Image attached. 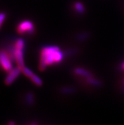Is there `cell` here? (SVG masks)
I'll return each instance as SVG.
<instances>
[{
  "mask_svg": "<svg viewBox=\"0 0 124 125\" xmlns=\"http://www.w3.org/2000/svg\"><path fill=\"white\" fill-rule=\"evenodd\" d=\"M63 55L58 46H46L41 50L39 69L44 71L47 65H51L62 60Z\"/></svg>",
  "mask_w": 124,
  "mask_h": 125,
  "instance_id": "cell-1",
  "label": "cell"
},
{
  "mask_svg": "<svg viewBox=\"0 0 124 125\" xmlns=\"http://www.w3.org/2000/svg\"><path fill=\"white\" fill-rule=\"evenodd\" d=\"M18 33L20 34H27L29 35H32L34 33L35 29L33 24L30 21H25L20 22L17 28Z\"/></svg>",
  "mask_w": 124,
  "mask_h": 125,
  "instance_id": "cell-2",
  "label": "cell"
},
{
  "mask_svg": "<svg viewBox=\"0 0 124 125\" xmlns=\"http://www.w3.org/2000/svg\"><path fill=\"white\" fill-rule=\"evenodd\" d=\"M0 59H1V65L3 69L6 72L10 71L13 69V62L6 52V50L5 51L2 50L1 52Z\"/></svg>",
  "mask_w": 124,
  "mask_h": 125,
  "instance_id": "cell-3",
  "label": "cell"
},
{
  "mask_svg": "<svg viewBox=\"0 0 124 125\" xmlns=\"http://www.w3.org/2000/svg\"><path fill=\"white\" fill-rule=\"evenodd\" d=\"M21 71H22V69L20 67H19L12 69L10 71L8 72L9 74H8V76H6V79L5 80V84L6 85L11 84L18 78V76L20 75Z\"/></svg>",
  "mask_w": 124,
  "mask_h": 125,
  "instance_id": "cell-4",
  "label": "cell"
},
{
  "mask_svg": "<svg viewBox=\"0 0 124 125\" xmlns=\"http://www.w3.org/2000/svg\"><path fill=\"white\" fill-rule=\"evenodd\" d=\"M24 50L18 49V48H15V61L18 64V67H20L22 69L23 67H25L24 60Z\"/></svg>",
  "mask_w": 124,
  "mask_h": 125,
  "instance_id": "cell-5",
  "label": "cell"
},
{
  "mask_svg": "<svg viewBox=\"0 0 124 125\" xmlns=\"http://www.w3.org/2000/svg\"><path fill=\"white\" fill-rule=\"evenodd\" d=\"M74 73L77 76H82V77L86 78H90V77L93 76V74L89 71H88L84 69L79 68V67H77V68L75 69L74 70Z\"/></svg>",
  "mask_w": 124,
  "mask_h": 125,
  "instance_id": "cell-6",
  "label": "cell"
},
{
  "mask_svg": "<svg viewBox=\"0 0 124 125\" xmlns=\"http://www.w3.org/2000/svg\"><path fill=\"white\" fill-rule=\"evenodd\" d=\"M74 9L79 14H82L85 12V7L82 3L77 1L74 3Z\"/></svg>",
  "mask_w": 124,
  "mask_h": 125,
  "instance_id": "cell-7",
  "label": "cell"
},
{
  "mask_svg": "<svg viewBox=\"0 0 124 125\" xmlns=\"http://www.w3.org/2000/svg\"><path fill=\"white\" fill-rule=\"evenodd\" d=\"M86 82L88 84H91L92 86H101V84H102V83H101L100 81H99L97 79H95L93 76L86 78Z\"/></svg>",
  "mask_w": 124,
  "mask_h": 125,
  "instance_id": "cell-8",
  "label": "cell"
},
{
  "mask_svg": "<svg viewBox=\"0 0 124 125\" xmlns=\"http://www.w3.org/2000/svg\"><path fill=\"white\" fill-rule=\"evenodd\" d=\"M30 80L33 82V83H34V84L36 86H42V80H41L37 75H35L34 74L30 77Z\"/></svg>",
  "mask_w": 124,
  "mask_h": 125,
  "instance_id": "cell-9",
  "label": "cell"
},
{
  "mask_svg": "<svg viewBox=\"0 0 124 125\" xmlns=\"http://www.w3.org/2000/svg\"><path fill=\"white\" fill-rule=\"evenodd\" d=\"M14 45L15 47L18 49H25V42L22 39H18L17 40H16Z\"/></svg>",
  "mask_w": 124,
  "mask_h": 125,
  "instance_id": "cell-10",
  "label": "cell"
},
{
  "mask_svg": "<svg viewBox=\"0 0 124 125\" xmlns=\"http://www.w3.org/2000/svg\"><path fill=\"white\" fill-rule=\"evenodd\" d=\"M26 101L29 105H32L34 103V96L32 93L27 94L26 95Z\"/></svg>",
  "mask_w": 124,
  "mask_h": 125,
  "instance_id": "cell-11",
  "label": "cell"
},
{
  "mask_svg": "<svg viewBox=\"0 0 124 125\" xmlns=\"http://www.w3.org/2000/svg\"><path fill=\"white\" fill-rule=\"evenodd\" d=\"M22 73H24V74L25 75V76H27V77H28V78H30V77H31V76L34 74L33 72L31 70H30L29 69L27 68V67H23V68H22Z\"/></svg>",
  "mask_w": 124,
  "mask_h": 125,
  "instance_id": "cell-12",
  "label": "cell"
},
{
  "mask_svg": "<svg viewBox=\"0 0 124 125\" xmlns=\"http://www.w3.org/2000/svg\"><path fill=\"white\" fill-rule=\"evenodd\" d=\"M76 91V90L73 88H70V87H66L63 88L61 90V92H63L64 94H71L72 92H74Z\"/></svg>",
  "mask_w": 124,
  "mask_h": 125,
  "instance_id": "cell-13",
  "label": "cell"
},
{
  "mask_svg": "<svg viewBox=\"0 0 124 125\" xmlns=\"http://www.w3.org/2000/svg\"><path fill=\"white\" fill-rule=\"evenodd\" d=\"M6 17V14L4 13H1V16H0V23H1V26H2V24H3V22L4 21V20L5 19Z\"/></svg>",
  "mask_w": 124,
  "mask_h": 125,
  "instance_id": "cell-14",
  "label": "cell"
},
{
  "mask_svg": "<svg viewBox=\"0 0 124 125\" xmlns=\"http://www.w3.org/2000/svg\"><path fill=\"white\" fill-rule=\"evenodd\" d=\"M87 36V35L86 34H80L79 36V40H84L86 38V37Z\"/></svg>",
  "mask_w": 124,
  "mask_h": 125,
  "instance_id": "cell-15",
  "label": "cell"
},
{
  "mask_svg": "<svg viewBox=\"0 0 124 125\" xmlns=\"http://www.w3.org/2000/svg\"><path fill=\"white\" fill-rule=\"evenodd\" d=\"M8 125H15V123L13 121H10V122L8 123Z\"/></svg>",
  "mask_w": 124,
  "mask_h": 125,
  "instance_id": "cell-16",
  "label": "cell"
},
{
  "mask_svg": "<svg viewBox=\"0 0 124 125\" xmlns=\"http://www.w3.org/2000/svg\"><path fill=\"white\" fill-rule=\"evenodd\" d=\"M123 92H124V78L123 79Z\"/></svg>",
  "mask_w": 124,
  "mask_h": 125,
  "instance_id": "cell-17",
  "label": "cell"
},
{
  "mask_svg": "<svg viewBox=\"0 0 124 125\" xmlns=\"http://www.w3.org/2000/svg\"><path fill=\"white\" fill-rule=\"evenodd\" d=\"M36 125V124H35V123H33V124H32V125Z\"/></svg>",
  "mask_w": 124,
  "mask_h": 125,
  "instance_id": "cell-18",
  "label": "cell"
}]
</instances>
